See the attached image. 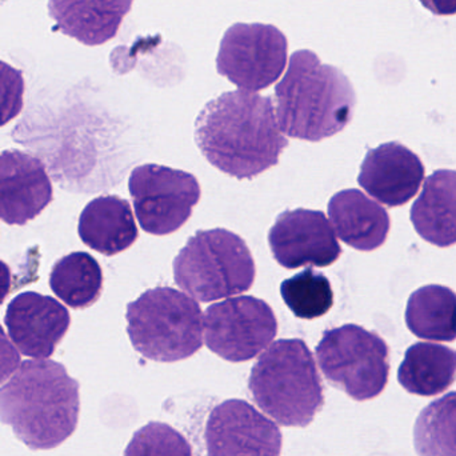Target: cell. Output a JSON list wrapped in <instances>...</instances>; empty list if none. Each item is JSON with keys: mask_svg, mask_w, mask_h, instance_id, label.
<instances>
[{"mask_svg": "<svg viewBox=\"0 0 456 456\" xmlns=\"http://www.w3.org/2000/svg\"><path fill=\"white\" fill-rule=\"evenodd\" d=\"M289 43L271 24L236 23L224 34L216 69L239 90L257 93L278 82L287 66Z\"/></svg>", "mask_w": 456, "mask_h": 456, "instance_id": "ba28073f", "label": "cell"}, {"mask_svg": "<svg viewBox=\"0 0 456 456\" xmlns=\"http://www.w3.org/2000/svg\"><path fill=\"white\" fill-rule=\"evenodd\" d=\"M53 195L42 160L18 150L0 152V221L24 226L50 205Z\"/></svg>", "mask_w": 456, "mask_h": 456, "instance_id": "5bb4252c", "label": "cell"}, {"mask_svg": "<svg viewBox=\"0 0 456 456\" xmlns=\"http://www.w3.org/2000/svg\"><path fill=\"white\" fill-rule=\"evenodd\" d=\"M77 232L86 246L106 256L130 248L139 236L130 203L117 195L91 200L80 214Z\"/></svg>", "mask_w": 456, "mask_h": 456, "instance_id": "ac0fdd59", "label": "cell"}, {"mask_svg": "<svg viewBox=\"0 0 456 456\" xmlns=\"http://www.w3.org/2000/svg\"><path fill=\"white\" fill-rule=\"evenodd\" d=\"M208 456H281L278 426L240 399H230L211 411L206 425Z\"/></svg>", "mask_w": 456, "mask_h": 456, "instance_id": "7c38bea8", "label": "cell"}, {"mask_svg": "<svg viewBox=\"0 0 456 456\" xmlns=\"http://www.w3.org/2000/svg\"><path fill=\"white\" fill-rule=\"evenodd\" d=\"M11 289V270L3 260H0V305L4 302Z\"/></svg>", "mask_w": 456, "mask_h": 456, "instance_id": "f1b7e54d", "label": "cell"}, {"mask_svg": "<svg viewBox=\"0 0 456 456\" xmlns=\"http://www.w3.org/2000/svg\"><path fill=\"white\" fill-rule=\"evenodd\" d=\"M134 348L150 361L173 363L202 348L205 315L194 297L171 287L147 289L127 305Z\"/></svg>", "mask_w": 456, "mask_h": 456, "instance_id": "5b68a950", "label": "cell"}, {"mask_svg": "<svg viewBox=\"0 0 456 456\" xmlns=\"http://www.w3.org/2000/svg\"><path fill=\"white\" fill-rule=\"evenodd\" d=\"M24 79L19 69L0 61V127L23 110Z\"/></svg>", "mask_w": 456, "mask_h": 456, "instance_id": "484cf974", "label": "cell"}, {"mask_svg": "<svg viewBox=\"0 0 456 456\" xmlns=\"http://www.w3.org/2000/svg\"><path fill=\"white\" fill-rule=\"evenodd\" d=\"M79 388V382L58 362H21L0 387V422L10 426L28 449H55L77 430Z\"/></svg>", "mask_w": 456, "mask_h": 456, "instance_id": "7a4b0ae2", "label": "cell"}, {"mask_svg": "<svg viewBox=\"0 0 456 456\" xmlns=\"http://www.w3.org/2000/svg\"><path fill=\"white\" fill-rule=\"evenodd\" d=\"M268 244L276 262L287 270L329 267L342 255L327 216L305 208L281 213L268 232Z\"/></svg>", "mask_w": 456, "mask_h": 456, "instance_id": "8fae6325", "label": "cell"}, {"mask_svg": "<svg viewBox=\"0 0 456 456\" xmlns=\"http://www.w3.org/2000/svg\"><path fill=\"white\" fill-rule=\"evenodd\" d=\"M425 166L411 150L390 142L369 150L359 174V186L387 208L409 203L419 191Z\"/></svg>", "mask_w": 456, "mask_h": 456, "instance_id": "9a60e30c", "label": "cell"}, {"mask_svg": "<svg viewBox=\"0 0 456 456\" xmlns=\"http://www.w3.org/2000/svg\"><path fill=\"white\" fill-rule=\"evenodd\" d=\"M281 294L292 314L305 321L326 315L334 305L329 278L313 268H305L281 281Z\"/></svg>", "mask_w": 456, "mask_h": 456, "instance_id": "cb8c5ba5", "label": "cell"}, {"mask_svg": "<svg viewBox=\"0 0 456 456\" xmlns=\"http://www.w3.org/2000/svg\"><path fill=\"white\" fill-rule=\"evenodd\" d=\"M276 334L278 319L273 308L257 297H232L210 305L205 313L206 345L232 363L256 358Z\"/></svg>", "mask_w": 456, "mask_h": 456, "instance_id": "30bf717a", "label": "cell"}, {"mask_svg": "<svg viewBox=\"0 0 456 456\" xmlns=\"http://www.w3.org/2000/svg\"><path fill=\"white\" fill-rule=\"evenodd\" d=\"M456 379V350L434 343H415L398 371L404 390L420 396L444 393Z\"/></svg>", "mask_w": 456, "mask_h": 456, "instance_id": "ffe728a7", "label": "cell"}, {"mask_svg": "<svg viewBox=\"0 0 456 456\" xmlns=\"http://www.w3.org/2000/svg\"><path fill=\"white\" fill-rule=\"evenodd\" d=\"M195 142L214 167L236 179L256 178L278 165L289 146L273 99L243 90L222 94L203 107Z\"/></svg>", "mask_w": 456, "mask_h": 456, "instance_id": "6da1fadb", "label": "cell"}, {"mask_svg": "<svg viewBox=\"0 0 456 456\" xmlns=\"http://www.w3.org/2000/svg\"><path fill=\"white\" fill-rule=\"evenodd\" d=\"M419 456H456V391L428 404L415 422Z\"/></svg>", "mask_w": 456, "mask_h": 456, "instance_id": "603a6c76", "label": "cell"}, {"mask_svg": "<svg viewBox=\"0 0 456 456\" xmlns=\"http://www.w3.org/2000/svg\"><path fill=\"white\" fill-rule=\"evenodd\" d=\"M275 102L281 133L321 142L347 127L356 94L339 69L322 64L314 51L299 50L292 53L286 74L276 85Z\"/></svg>", "mask_w": 456, "mask_h": 456, "instance_id": "3957f363", "label": "cell"}, {"mask_svg": "<svg viewBox=\"0 0 456 456\" xmlns=\"http://www.w3.org/2000/svg\"><path fill=\"white\" fill-rule=\"evenodd\" d=\"M174 279L203 303L248 291L256 268L246 241L224 228L198 231L174 260Z\"/></svg>", "mask_w": 456, "mask_h": 456, "instance_id": "8992f818", "label": "cell"}, {"mask_svg": "<svg viewBox=\"0 0 456 456\" xmlns=\"http://www.w3.org/2000/svg\"><path fill=\"white\" fill-rule=\"evenodd\" d=\"M410 331L420 339L454 342L456 294L449 287L430 284L410 297L406 308Z\"/></svg>", "mask_w": 456, "mask_h": 456, "instance_id": "44dd1931", "label": "cell"}, {"mask_svg": "<svg viewBox=\"0 0 456 456\" xmlns=\"http://www.w3.org/2000/svg\"><path fill=\"white\" fill-rule=\"evenodd\" d=\"M387 343L356 324L327 330L316 346L324 378L350 398L370 401L383 393L390 375Z\"/></svg>", "mask_w": 456, "mask_h": 456, "instance_id": "52a82bcc", "label": "cell"}, {"mask_svg": "<svg viewBox=\"0 0 456 456\" xmlns=\"http://www.w3.org/2000/svg\"><path fill=\"white\" fill-rule=\"evenodd\" d=\"M50 287L69 307L87 308L101 297L103 271L87 252H72L53 265Z\"/></svg>", "mask_w": 456, "mask_h": 456, "instance_id": "7402d4cb", "label": "cell"}, {"mask_svg": "<svg viewBox=\"0 0 456 456\" xmlns=\"http://www.w3.org/2000/svg\"><path fill=\"white\" fill-rule=\"evenodd\" d=\"M329 216L340 240L358 251H374L390 232L387 211L359 190H343L331 198Z\"/></svg>", "mask_w": 456, "mask_h": 456, "instance_id": "e0dca14e", "label": "cell"}, {"mask_svg": "<svg viewBox=\"0 0 456 456\" xmlns=\"http://www.w3.org/2000/svg\"><path fill=\"white\" fill-rule=\"evenodd\" d=\"M125 456H192V449L175 428L151 422L134 434Z\"/></svg>", "mask_w": 456, "mask_h": 456, "instance_id": "d4e9b609", "label": "cell"}, {"mask_svg": "<svg viewBox=\"0 0 456 456\" xmlns=\"http://www.w3.org/2000/svg\"><path fill=\"white\" fill-rule=\"evenodd\" d=\"M419 2L434 15L450 16L456 13V0H419Z\"/></svg>", "mask_w": 456, "mask_h": 456, "instance_id": "83f0119b", "label": "cell"}, {"mask_svg": "<svg viewBox=\"0 0 456 456\" xmlns=\"http://www.w3.org/2000/svg\"><path fill=\"white\" fill-rule=\"evenodd\" d=\"M128 190L139 224L157 236L170 235L186 224L202 195L192 174L159 165L136 167Z\"/></svg>", "mask_w": 456, "mask_h": 456, "instance_id": "9c48e42d", "label": "cell"}, {"mask_svg": "<svg viewBox=\"0 0 456 456\" xmlns=\"http://www.w3.org/2000/svg\"><path fill=\"white\" fill-rule=\"evenodd\" d=\"M4 323L21 355L47 359L69 331L71 316L53 297L28 291L11 300Z\"/></svg>", "mask_w": 456, "mask_h": 456, "instance_id": "4fadbf2b", "label": "cell"}, {"mask_svg": "<svg viewBox=\"0 0 456 456\" xmlns=\"http://www.w3.org/2000/svg\"><path fill=\"white\" fill-rule=\"evenodd\" d=\"M417 232L438 247L456 244V171L439 170L426 179L411 208Z\"/></svg>", "mask_w": 456, "mask_h": 456, "instance_id": "d6986e66", "label": "cell"}, {"mask_svg": "<svg viewBox=\"0 0 456 456\" xmlns=\"http://www.w3.org/2000/svg\"><path fill=\"white\" fill-rule=\"evenodd\" d=\"M20 366V354L0 326V386L4 385Z\"/></svg>", "mask_w": 456, "mask_h": 456, "instance_id": "4316f807", "label": "cell"}, {"mask_svg": "<svg viewBox=\"0 0 456 456\" xmlns=\"http://www.w3.org/2000/svg\"><path fill=\"white\" fill-rule=\"evenodd\" d=\"M248 388L255 403L286 428L310 425L324 404L315 359L302 339L268 346L252 367Z\"/></svg>", "mask_w": 456, "mask_h": 456, "instance_id": "277c9868", "label": "cell"}, {"mask_svg": "<svg viewBox=\"0 0 456 456\" xmlns=\"http://www.w3.org/2000/svg\"><path fill=\"white\" fill-rule=\"evenodd\" d=\"M134 0H50L48 12L67 37L86 45L114 39Z\"/></svg>", "mask_w": 456, "mask_h": 456, "instance_id": "2e32d148", "label": "cell"}]
</instances>
